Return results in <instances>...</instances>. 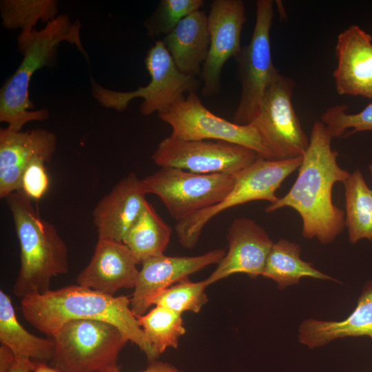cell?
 <instances>
[{"mask_svg": "<svg viewBox=\"0 0 372 372\" xmlns=\"http://www.w3.org/2000/svg\"><path fill=\"white\" fill-rule=\"evenodd\" d=\"M332 138L321 121L314 123L295 183L287 194L265 209L266 213L283 207L295 209L302 221L303 237L322 244L332 242L345 226L344 211L333 203L332 190L350 173L339 166Z\"/></svg>", "mask_w": 372, "mask_h": 372, "instance_id": "1", "label": "cell"}, {"mask_svg": "<svg viewBox=\"0 0 372 372\" xmlns=\"http://www.w3.org/2000/svg\"><path fill=\"white\" fill-rule=\"evenodd\" d=\"M21 310L32 327L52 337L70 320L90 319L109 322L136 344L150 362L159 357L132 312L127 296H114L74 285L23 297Z\"/></svg>", "mask_w": 372, "mask_h": 372, "instance_id": "2", "label": "cell"}, {"mask_svg": "<svg viewBox=\"0 0 372 372\" xmlns=\"http://www.w3.org/2000/svg\"><path fill=\"white\" fill-rule=\"evenodd\" d=\"M81 25L59 14L40 30L21 32L18 37L19 52L23 60L0 91V121L8 128L21 131L27 123L48 118L46 109L32 110L29 99V86L33 74L50 63L59 45L64 42L74 45L86 57L81 39Z\"/></svg>", "mask_w": 372, "mask_h": 372, "instance_id": "3", "label": "cell"}, {"mask_svg": "<svg viewBox=\"0 0 372 372\" xmlns=\"http://www.w3.org/2000/svg\"><path fill=\"white\" fill-rule=\"evenodd\" d=\"M20 245V268L13 287L19 298L43 294L51 280L69 271L68 251L55 227L43 219L21 190L6 198Z\"/></svg>", "mask_w": 372, "mask_h": 372, "instance_id": "4", "label": "cell"}, {"mask_svg": "<svg viewBox=\"0 0 372 372\" xmlns=\"http://www.w3.org/2000/svg\"><path fill=\"white\" fill-rule=\"evenodd\" d=\"M302 161V156L281 160L259 157L234 174V187L221 202L177 222L175 230L180 245L187 249L194 247L205 225L226 209L255 200L276 203L279 199L277 189L300 167Z\"/></svg>", "mask_w": 372, "mask_h": 372, "instance_id": "5", "label": "cell"}, {"mask_svg": "<svg viewBox=\"0 0 372 372\" xmlns=\"http://www.w3.org/2000/svg\"><path fill=\"white\" fill-rule=\"evenodd\" d=\"M51 366L60 372H101L118 366L129 340L106 322L79 319L65 323L53 336Z\"/></svg>", "mask_w": 372, "mask_h": 372, "instance_id": "6", "label": "cell"}, {"mask_svg": "<svg viewBox=\"0 0 372 372\" xmlns=\"http://www.w3.org/2000/svg\"><path fill=\"white\" fill-rule=\"evenodd\" d=\"M145 66L150 81L145 86L134 91L121 92L105 88L93 79L92 94L103 107L117 111L125 110L130 102L142 98L141 113L149 116L163 112L185 97V94L196 90V76L181 72L176 66L163 41H156L147 52Z\"/></svg>", "mask_w": 372, "mask_h": 372, "instance_id": "7", "label": "cell"}, {"mask_svg": "<svg viewBox=\"0 0 372 372\" xmlns=\"http://www.w3.org/2000/svg\"><path fill=\"white\" fill-rule=\"evenodd\" d=\"M141 180L146 193L156 195L177 222L221 202L235 182L234 175L198 174L169 167Z\"/></svg>", "mask_w": 372, "mask_h": 372, "instance_id": "8", "label": "cell"}, {"mask_svg": "<svg viewBox=\"0 0 372 372\" xmlns=\"http://www.w3.org/2000/svg\"><path fill=\"white\" fill-rule=\"evenodd\" d=\"M273 17V1L258 0L251 40L235 59L242 85L232 121L236 124L249 125L254 121L268 85L279 72L271 59L270 31Z\"/></svg>", "mask_w": 372, "mask_h": 372, "instance_id": "9", "label": "cell"}, {"mask_svg": "<svg viewBox=\"0 0 372 372\" xmlns=\"http://www.w3.org/2000/svg\"><path fill=\"white\" fill-rule=\"evenodd\" d=\"M295 82L280 72L268 85L249 124L258 132L271 160L303 156L309 144L292 103Z\"/></svg>", "mask_w": 372, "mask_h": 372, "instance_id": "10", "label": "cell"}, {"mask_svg": "<svg viewBox=\"0 0 372 372\" xmlns=\"http://www.w3.org/2000/svg\"><path fill=\"white\" fill-rule=\"evenodd\" d=\"M158 115L171 126L170 135L174 138L226 141L249 148L260 157L271 160L270 153L253 125H238L214 114L202 103L196 90Z\"/></svg>", "mask_w": 372, "mask_h": 372, "instance_id": "11", "label": "cell"}, {"mask_svg": "<svg viewBox=\"0 0 372 372\" xmlns=\"http://www.w3.org/2000/svg\"><path fill=\"white\" fill-rule=\"evenodd\" d=\"M259 157L249 148L226 141H187L169 135L159 143L151 158L160 167H174L198 174L234 175Z\"/></svg>", "mask_w": 372, "mask_h": 372, "instance_id": "12", "label": "cell"}, {"mask_svg": "<svg viewBox=\"0 0 372 372\" xmlns=\"http://www.w3.org/2000/svg\"><path fill=\"white\" fill-rule=\"evenodd\" d=\"M246 21L244 3L241 0H214L207 15L210 37L208 55L201 76L202 94H217L220 90V74L227 61L239 55L241 32Z\"/></svg>", "mask_w": 372, "mask_h": 372, "instance_id": "13", "label": "cell"}, {"mask_svg": "<svg viewBox=\"0 0 372 372\" xmlns=\"http://www.w3.org/2000/svg\"><path fill=\"white\" fill-rule=\"evenodd\" d=\"M225 255L216 249L196 256H167L164 254L142 262L130 298L136 316L146 313L156 298L166 289L205 267L218 263Z\"/></svg>", "mask_w": 372, "mask_h": 372, "instance_id": "14", "label": "cell"}, {"mask_svg": "<svg viewBox=\"0 0 372 372\" xmlns=\"http://www.w3.org/2000/svg\"><path fill=\"white\" fill-rule=\"evenodd\" d=\"M229 250L216 269L205 280L208 285L232 274L242 273L251 278L262 276L273 242L253 219H234L227 234Z\"/></svg>", "mask_w": 372, "mask_h": 372, "instance_id": "15", "label": "cell"}, {"mask_svg": "<svg viewBox=\"0 0 372 372\" xmlns=\"http://www.w3.org/2000/svg\"><path fill=\"white\" fill-rule=\"evenodd\" d=\"M56 147V135L46 130H0V198L20 189L23 173L35 160L51 161Z\"/></svg>", "mask_w": 372, "mask_h": 372, "instance_id": "16", "label": "cell"}, {"mask_svg": "<svg viewBox=\"0 0 372 372\" xmlns=\"http://www.w3.org/2000/svg\"><path fill=\"white\" fill-rule=\"evenodd\" d=\"M337 66L333 76L337 92L372 99V37L351 25L337 37Z\"/></svg>", "mask_w": 372, "mask_h": 372, "instance_id": "17", "label": "cell"}, {"mask_svg": "<svg viewBox=\"0 0 372 372\" xmlns=\"http://www.w3.org/2000/svg\"><path fill=\"white\" fill-rule=\"evenodd\" d=\"M139 263L123 242L99 238L88 265L79 273L77 285L114 296L122 288H134Z\"/></svg>", "mask_w": 372, "mask_h": 372, "instance_id": "18", "label": "cell"}, {"mask_svg": "<svg viewBox=\"0 0 372 372\" xmlns=\"http://www.w3.org/2000/svg\"><path fill=\"white\" fill-rule=\"evenodd\" d=\"M142 180L130 173L96 205L92 216L99 238L122 242L147 202Z\"/></svg>", "mask_w": 372, "mask_h": 372, "instance_id": "19", "label": "cell"}, {"mask_svg": "<svg viewBox=\"0 0 372 372\" xmlns=\"http://www.w3.org/2000/svg\"><path fill=\"white\" fill-rule=\"evenodd\" d=\"M348 337L372 339V280L364 285L354 310L341 320H304L299 327V342L310 349Z\"/></svg>", "mask_w": 372, "mask_h": 372, "instance_id": "20", "label": "cell"}, {"mask_svg": "<svg viewBox=\"0 0 372 372\" xmlns=\"http://www.w3.org/2000/svg\"><path fill=\"white\" fill-rule=\"evenodd\" d=\"M162 41L181 72L193 76L201 74L210 42L205 12L189 14Z\"/></svg>", "mask_w": 372, "mask_h": 372, "instance_id": "21", "label": "cell"}, {"mask_svg": "<svg viewBox=\"0 0 372 372\" xmlns=\"http://www.w3.org/2000/svg\"><path fill=\"white\" fill-rule=\"evenodd\" d=\"M0 342L8 347L17 359L46 362L52 358L54 340L37 337L19 322L11 299L0 291Z\"/></svg>", "mask_w": 372, "mask_h": 372, "instance_id": "22", "label": "cell"}, {"mask_svg": "<svg viewBox=\"0 0 372 372\" xmlns=\"http://www.w3.org/2000/svg\"><path fill=\"white\" fill-rule=\"evenodd\" d=\"M300 252V245L288 240L281 238L273 242L262 276L275 281L280 289L298 284L303 277L338 281L303 260Z\"/></svg>", "mask_w": 372, "mask_h": 372, "instance_id": "23", "label": "cell"}, {"mask_svg": "<svg viewBox=\"0 0 372 372\" xmlns=\"http://www.w3.org/2000/svg\"><path fill=\"white\" fill-rule=\"evenodd\" d=\"M172 228L147 202L141 214L125 234L123 242L139 263L164 254L169 242Z\"/></svg>", "mask_w": 372, "mask_h": 372, "instance_id": "24", "label": "cell"}, {"mask_svg": "<svg viewBox=\"0 0 372 372\" xmlns=\"http://www.w3.org/2000/svg\"><path fill=\"white\" fill-rule=\"evenodd\" d=\"M343 185L344 225L349 232V242L355 244L362 239L372 241V189L358 169L350 174Z\"/></svg>", "mask_w": 372, "mask_h": 372, "instance_id": "25", "label": "cell"}, {"mask_svg": "<svg viewBox=\"0 0 372 372\" xmlns=\"http://www.w3.org/2000/svg\"><path fill=\"white\" fill-rule=\"evenodd\" d=\"M153 349L159 356L169 347L177 348L186 332L181 314L161 306L136 316Z\"/></svg>", "mask_w": 372, "mask_h": 372, "instance_id": "26", "label": "cell"}, {"mask_svg": "<svg viewBox=\"0 0 372 372\" xmlns=\"http://www.w3.org/2000/svg\"><path fill=\"white\" fill-rule=\"evenodd\" d=\"M54 0H3L1 1V17L3 27L20 28L30 32L39 21L48 23L58 15Z\"/></svg>", "mask_w": 372, "mask_h": 372, "instance_id": "27", "label": "cell"}, {"mask_svg": "<svg viewBox=\"0 0 372 372\" xmlns=\"http://www.w3.org/2000/svg\"><path fill=\"white\" fill-rule=\"evenodd\" d=\"M208 286L205 280L192 282L188 278H183L163 291L154 304L180 314L184 311L198 313L208 301L205 293Z\"/></svg>", "mask_w": 372, "mask_h": 372, "instance_id": "28", "label": "cell"}, {"mask_svg": "<svg viewBox=\"0 0 372 372\" xmlns=\"http://www.w3.org/2000/svg\"><path fill=\"white\" fill-rule=\"evenodd\" d=\"M348 109L346 105H335L327 108L322 114L321 122L332 138L372 131V103L358 113L349 114L347 112Z\"/></svg>", "mask_w": 372, "mask_h": 372, "instance_id": "29", "label": "cell"}, {"mask_svg": "<svg viewBox=\"0 0 372 372\" xmlns=\"http://www.w3.org/2000/svg\"><path fill=\"white\" fill-rule=\"evenodd\" d=\"M203 0H162L146 23L152 37L170 33L189 14L200 10Z\"/></svg>", "mask_w": 372, "mask_h": 372, "instance_id": "30", "label": "cell"}, {"mask_svg": "<svg viewBox=\"0 0 372 372\" xmlns=\"http://www.w3.org/2000/svg\"><path fill=\"white\" fill-rule=\"evenodd\" d=\"M45 163L42 160L33 161L23 173L19 190L32 200H40L48 190L50 179Z\"/></svg>", "mask_w": 372, "mask_h": 372, "instance_id": "31", "label": "cell"}, {"mask_svg": "<svg viewBox=\"0 0 372 372\" xmlns=\"http://www.w3.org/2000/svg\"><path fill=\"white\" fill-rule=\"evenodd\" d=\"M101 372H123L118 366L113 367ZM138 372H185L176 368L175 366L164 362L154 361L149 363L145 370Z\"/></svg>", "mask_w": 372, "mask_h": 372, "instance_id": "32", "label": "cell"}, {"mask_svg": "<svg viewBox=\"0 0 372 372\" xmlns=\"http://www.w3.org/2000/svg\"><path fill=\"white\" fill-rule=\"evenodd\" d=\"M16 358L13 352L6 345L0 347V372H8Z\"/></svg>", "mask_w": 372, "mask_h": 372, "instance_id": "33", "label": "cell"}, {"mask_svg": "<svg viewBox=\"0 0 372 372\" xmlns=\"http://www.w3.org/2000/svg\"><path fill=\"white\" fill-rule=\"evenodd\" d=\"M33 362L28 359H17L8 372H31L33 371Z\"/></svg>", "mask_w": 372, "mask_h": 372, "instance_id": "34", "label": "cell"}, {"mask_svg": "<svg viewBox=\"0 0 372 372\" xmlns=\"http://www.w3.org/2000/svg\"><path fill=\"white\" fill-rule=\"evenodd\" d=\"M34 369L32 372H60L52 366H50L45 362L32 361Z\"/></svg>", "mask_w": 372, "mask_h": 372, "instance_id": "35", "label": "cell"}, {"mask_svg": "<svg viewBox=\"0 0 372 372\" xmlns=\"http://www.w3.org/2000/svg\"><path fill=\"white\" fill-rule=\"evenodd\" d=\"M369 170H370V172H371V176H372V163L369 165Z\"/></svg>", "mask_w": 372, "mask_h": 372, "instance_id": "36", "label": "cell"}]
</instances>
